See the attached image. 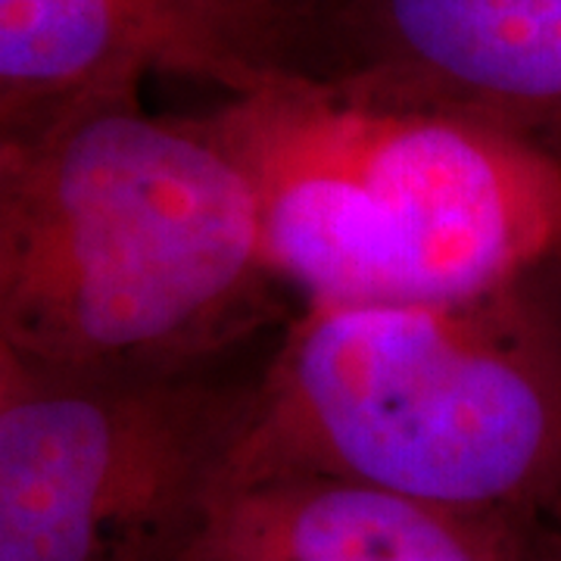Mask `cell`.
I'll use <instances>...</instances> for the list:
<instances>
[{
    "label": "cell",
    "instance_id": "6da1fadb",
    "mask_svg": "<svg viewBox=\"0 0 561 561\" xmlns=\"http://www.w3.org/2000/svg\"><path fill=\"white\" fill-rule=\"evenodd\" d=\"M140 88L62 98L0 147V346L32 378L181 371L284 321L241 165Z\"/></svg>",
    "mask_w": 561,
    "mask_h": 561
},
{
    "label": "cell",
    "instance_id": "7a4b0ae2",
    "mask_svg": "<svg viewBox=\"0 0 561 561\" xmlns=\"http://www.w3.org/2000/svg\"><path fill=\"white\" fill-rule=\"evenodd\" d=\"M275 474L561 530V262L474 300L300 306L221 486Z\"/></svg>",
    "mask_w": 561,
    "mask_h": 561
},
{
    "label": "cell",
    "instance_id": "3957f363",
    "mask_svg": "<svg viewBox=\"0 0 561 561\" xmlns=\"http://www.w3.org/2000/svg\"><path fill=\"white\" fill-rule=\"evenodd\" d=\"M203 122L300 306L474 300L561 262V165L490 125L341 84L228 98Z\"/></svg>",
    "mask_w": 561,
    "mask_h": 561
},
{
    "label": "cell",
    "instance_id": "277c9868",
    "mask_svg": "<svg viewBox=\"0 0 561 561\" xmlns=\"http://www.w3.org/2000/svg\"><path fill=\"white\" fill-rule=\"evenodd\" d=\"M278 334L162 375H25L0 402V561L187 559Z\"/></svg>",
    "mask_w": 561,
    "mask_h": 561
},
{
    "label": "cell",
    "instance_id": "5b68a950",
    "mask_svg": "<svg viewBox=\"0 0 561 561\" xmlns=\"http://www.w3.org/2000/svg\"><path fill=\"white\" fill-rule=\"evenodd\" d=\"M153 76L247 98L343 76V0H0V98L47 103Z\"/></svg>",
    "mask_w": 561,
    "mask_h": 561
},
{
    "label": "cell",
    "instance_id": "8992f818",
    "mask_svg": "<svg viewBox=\"0 0 561 561\" xmlns=\"http://www.w3.org/2000/svg\"><path fill=\"white\" fill-rule=\"evenodd\" d=\"M337 84L481 122L561 165V0H343Z\"/></svg>",
    "mask_w": 561,
    "mask_h": 561
},
{
    "label": "cell",
    "instance_id": "52a82bcc",
    "mask_svg": "<svg viewBox=\"0 0 561 561\" xmlns=\"http://www.w3.org/2000/svg\"><path fill=\"white\" fill-rule=\"evenodd\" d=\"M546 534L378 483L275 474L225 483L184 561H530Z\"/></svg>",
    "mask_w": 561,
    "mask_h": 561
},
{
    "label": "cell",
    "instance_id": "ba28073f",
    "mask_svg": "<svg viewBox=\"0 0 561 561\" xmlns=\"http://www.w3.org/2000/svg\"><path fill=\"white\" fill-rule=\"evenodd\" d=\"M50 103H57V101L28 103V101H7V98H0V147H3L7 140L16 138L22 128L35 119L38 113H44Z\"/></svg>",
    "mask_w": 561,
    "mask_h": 561
},
{
    "label": "cell",
    "instance_id": "9c48e42d",
    "mask_svg": "<svg viewBox=\"0 0 561 561\" xmlns=\"http://www.w3.org/2000/svg\"><path fill=\"white\" fill-rule=\"evenodd\" d=\"M22 378H25V371H22L20 365H16V359L0 346V402L7 400V393H10Z\"/></svg>",
    "mask_w": 561,
    "mask_h": 561
},
{
    "label": "cell",
    "instance_id": "30bf717a",
    "mask_svg": "<svg viewBox=\"0 0 561 561\" xmlns=\"http://www.w3.org/2000/svg\"><path fill=\"white\" fill-rule=\"evenodd\" d=\"M530 561H561V534H546Z\"/></svg>",
    "mask_w": 561,
    "mask_h": 561
}]
</instances>
